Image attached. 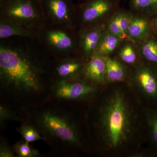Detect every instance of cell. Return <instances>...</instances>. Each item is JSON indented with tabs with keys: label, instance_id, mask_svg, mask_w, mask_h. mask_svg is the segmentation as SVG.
<instances>
[{
	"label": "cell",
	"instance_id": "ba28073f",
	"mask_svg": "<svg viewBox=\"0 0 157 157\" xmlns=\"http://www.w3.org/2000/svg\"><path fill=\"white\" fill-rule=\"evenodd\" d=\"M109 4L107 0H95L85 9L83 19L90 22L101 17L109 11Z\"/></svg>",
	"mask_w": 157,
	"mask_h": 157
},
{
	"label": "cell",
	"instance_id": "7c38bea8",
	"mask_svg": "<svg viewBox=\"0 0 157 157\" xmlns=\"http://www.w3.org/2000/svg\"><path fill=\"white\" fill-rule=\"evenodd\" d=\"M29 36L30 33L16 25L7 23H2L0 26V38H8L12 36Z\"/></svg>",
	"mask_w": 157,
	"mask_h": 157
},
{
	"label": "cell",
	"instance_id": "6da1fadb",
	"mask_svg": "<svg viewBox=\"0 0 157 157\" xmlns=\"http://www.w3.org/2000/svg\"><path fill=\"white\" fill-rule=\"evenodd\" d=\"M100 126L104 141L110 148L123 145L132 136V109L121 93H115L106 102L101 110Z\"/></svg>",
	"mask_w": 157,
	"mask_h": 157
},
{
	"label": "cell",
	"instance_id": "2e32d148",
	"mask_svg": "<svg viewBox=\"0 0 157 157\" xmlns=\"http://www.w3.org/2000/svg\"><path fill=\"white\" fill-rule=\"evenodd\" d=\"M100 33L97 31H92L86 34L83 41L85 51L90 53L95 49L100 41Z\"/></svg>",
	"mask_w": 157,
	"mask_h": 157
},
{
	"label": "cell",
	"instance_id": "4316f807",
	"mask_svg": "<svg viewBox=\"0 0 157 157\" xmlns=\"http://www.w3.org/2000/svg\"></svg>",
	"mask_w": 157,
	"mask_h": 157
},
{
	"label": "cell",
	"instance_id": "ffe728a7",
	"mask_svg": "<svg viewBox=\"0 0 157 157\" xmlns=\"http://www.w3.org/2000/svg\"><path fill=\"white\" fill-rule=\"evenodd\" d=\"M79 65L74 62H67L60 65L57 68V71L60 76L67 77L73 75L79 69Z\"/></svg>",
	"mask_w": 157,
	"mask_h": 157
},
{
	"label": "cell",
	"instance_id": "d6986e66",
	"mask_svg": "<svg viewBox=\"0 0 157 157\" xmlns=\"http://www.w3.org/2000/svg\"><path fill=\"white\" fill-rule=\"evenodd\" d=\"M142 53L147 59L157 62V43L153 41L146 42L142 47Z\"/></svg>",
	"mask_w": 157,
	"mask_h": 157
},
{
	"label": "cell",
	"instance_id": "5b68a950",
	"mask_svg": "<svg viewBox=\"0 0 157 157\" xmlns=\"http://www.w3.org/2000/svg\"><path fill=\"white\" fill-rule=\"evenodd\" d=\"M7 11L11 17L20 19H31L36 15L35 8L30 0H11Z\"/></svg>",
	"mask_w": 157,
	"mask_h": 157
},
{
	"label": "cell",
	"instance_id": "5bb4252c",
	"mask_svg": "<svg viewBox=\"0 0 157 157\" xmlns=\"http://www.w3.org/2000/svg\"><path fill=\"white\" fill-rule=\"evenodd\" d=\"M119 43L117 36L113 34H108L104 37L101 42L99 52L102 54L111 53L116 48Z\"/></svg>",
	"mask_w": 157,
	"mask_h": 157
},
{
	"label": "cell",
	"instance_id": "44dd1931",
	"mask_svg": "<svg viewBox=\"0 0 157 157\" xmlns=\"http://www.w3.org/2000/svg\"><path fill=\"white\" fill-rule=\"evenodd\" d=\"M121 58L127 63H133L136 59V56L132 46L127 45L124 47L121 53Z\"/></svg>",
	"mask_w": 157,
	"mask_h": 157
},
{
	"label": "cell",
	"instance_id": "277c9868",
	"mask_svg": "<svg viewBox=\"0 0 157 157\" xmlns=\"http://www.w3.org/2000/svg\"><path fill=\"white\" fill-rule=\"evenodd\" d=\"M56 95L62 99L75 100L91 94L95 89L91 86L82 82H70L61 81L55 86Z\"/></svg>",
	"mask_w": 157,
	"mask_h": 157
},
{
	"label": "cell",
	"instance_id": "8fae6325",
	"mask_svg": "<svg viewBox=\"0 0 157 157\" xmlns=\"http://www.w3.org/2000/svg\"><path fill=\"white\" fill-rule=\"evenodd\" d=\"M50 43L59 49H68L72 46V39L67 34L60 31H52L48 34Z\"/></svg>",
	"mask_w": 157,
	"mask_h": 157
},
{
	"label": "cell",
	"instance_id": "7402d4cb",
	"mask_svg": "<svg viewBox=\"0 0 157 157\" xmlns=\"http://www.w3.org/2000/svg\"><path fill=\"white\" fill-rule=\"evenodd\" d=\"M130 22L129 18L124 15H120L119 17V24L120 28L121 36H124L126 33L128 32Z\"/></svg>",
	"mask_w": 157,
	"mask_h": 157
},
{
	"label": "cell",
	"instance_id": "603a6c76",
	"mask_svg": "<svg viewBox=\"0 0 157 157\" xmlns=\"http://www.w3.org/2000/svg\"><path fill=\"white\" fill-rule=\"evenodd\" d=\"M119 17L116 16L113 18L109 25V29L111 33L115 36H121L120 28L119 24Z\"/></svg>",
	"mask_w": 157,
	"mask_h": 157
},
{
	"label": "cell",
	"instance_id": "52a82bcc",
	"mask_svg": "<svg viewBox=\"0 0 157 157\" xmlns=\"http://www.w3.org/2000/svg\"><path fill=\"white\" fill-rule=\"evenodd\" d=\"M137 84L144 93L148 96L157 95V81L154 76L147 70H140L136 76Z\"/></svg>",
	"mask_w": 157,
	"mask_h": 157
},
{
	"label": "cell",
	"instance_id": "9c48e42d",
	"mask_svg": "<svg viewBox=\"0 0 157 157\" xmlns=\"http://www.w3.org/2000/svg\"><path fill=\"white\" fill-rule=\"evenodd\" d=\"M106 63L105 75L110 81H121L124 78L123 67L117 61L109 58H104Z\"/></svg>",
	"mask_w": 157,
	"mask_h": 157
},
{
	"label": "cell",
	"instance_id": "4fadbf2b",
	"mask_svg": "<svg viewBox=\"0 0 157 157\" xmlns=\"http://www.w3.org/2000/svg\"><path fill=\"white\" fill-rule=\"evenodd\" d=\"M147 22L142 18H137L132 21L128 28L129 35L134 38L143 36L147 29Z\"/></svg>",
	"mask_w": 157,
	"mask_h": 157
},
{
	"label": "cell",
	"instance_id": "d4e9b609",
	"mask_svg": "<svg viewBox=\"0 0 157 157\" xmlns=\"http://www.w3.org/2000/svg\"><path fill=\"white\" fill-rule=\"evenodd\" d=\"M12 114L10 110L7 109L6 107L1 106L0 107V117L1 121H3L6 119L12 117Z\"/></svg>",
	"mask_w": 157,
	"mask_h": 157
},
{
	"label": "cell",
	"instance_id": "484cf974",
	"mask_svg": "<svg viewBox=\"0 0 157 157\" xmlns=\"http://www.w3.org/2000/svg\"><path fill=\"white\" fill-rule=\"evenodd\" d=\"M151 124L153 137L155 141L157 142V118H155L151 120Z\"/></svg>",
	"mask_w": 157,
	"mask_h": 157
},
{
	"label": "cell",
	"instance_id": "30bf717a",
	"mask_svg": "<svg viewBox=\"0 0 157 157\" xmlns=\"http://www.w3.org/2000/svg\"><path fill=\"white\" fill-rule=\"evenodd\" d=\"M48 9L54 17L59 21H65L69 17V6L66 0H47Z\"/></svg>",
	"mask_w": 157,
	"mask_h": 157
},
{
	"label": "cell",
	"instance_id": "8992f818",
	"mask_svg": "<svg viewBox=\"0 0 157 157\" xmlns=\"http://www.w3.org/2000/svg\"><path fill=\"white\" fill-rule=\"evenodd\" d=\"M106 71V63L104 58L94 57L85 68L86 75L93 81L102 83Z\"/></svg>",
	"mask_w": 157,
	"mask_h": 157
},
{
	"label": "cell",
	"instance_id": "e0dca14e",
	"mask_svg": "<svg viewBox=\"0 0 157 157\" xmlns=\"http://www.w3.org/2000/svg\"><path fill=\"white\" fill-rule=\"evenodd\" d=\"M18 132L25 140L28 143L41 140L42 137L36 129L29 125L25 124L20 127Z\"/></svg>",
	"mask_w": 157,
	"mask_h": 157
},
{
	"label": "cell",
	"instance_id": "cb8c5ba5",
	"mask_svg": "<svg viewBox=\"0 0 157 157\" xmlns=\"http://www.w3.org/2000/svg\"><path fill=\"white\" fill-rule=\"evenodd\" d=\"M0 157H12L14 155L11 149L6 144H2L0 147Z\"/></svg>",
	"mask_w": 157,
	"mask_h": 157
},
{
	"label": "cell",
	"instance_id": "ac0fdd59",
	"mask_svg": "<svg viewBox=\"0 0 157 157\" xmlns=\"http://www.w3.org/2000/svg\"><path fill=\"white\" fill-rule=\"evenodd\" d=\"M134 8L140 12L157 11V0H132Z\"/></svg>",
	"mask_w": 157,
	"mask_h": 157
},
{
	"label": "cell",
	"instance_id": "7a4b0ae2",
	"mask_svg": "<svg viewBox=\"0 0 157 157\" xmlns=\"http://www.w3.org/2000/svg\"><path fill=\"white\" fill-rule=\"evenodd\" d=\"M0 70L2 79L12 89L26 93L36 92L41 89L34 68L15 51L1 47Z\"/></svg>",
	"mask_w": 157,
	"mask_h": 157
},
{
	"label": "cell",
	"instance_id": "9a60e30c",
	"mask_svg": "<svg viewBox=\"0 0 157 157\" xmlns=\"http://www.w3.org/2000/svg\"><path fill=\"white\" fill-rule=\"evenodd\" d=\"M26 141H20L14 145V150L18 157H35L38 156L39 152L32 148Z\"/></svg>",
	"mask_w": 157,
	"mask_h": 157
},
{
	"label": "cell",
	"instance_id": "3957f363",
	"mask_svg": "<svg viewBox=\"0 0 157 157\" xmlns=\"http://www.w3.org/2000/svg\"><path fill=\"white\" fill-rule=\"evenodd\" d=\"M39 123L43 131L55 139L72 145L79 143L76 125L66 116L52 111H45L39 117Z\"/></svg>",
	"mask_w": 157,
	"mask_h": 157
}]
</instances>
